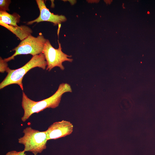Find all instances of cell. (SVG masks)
Wrapping results in <instances>:
<instances>
[{"label": "cell", "instance_id": "1", "mask_svg": "<svg viewBox=\"0 0 155 155\" xmlns=\"http://www.w3.org/2000/svg\"><path fill=\"white\" fill-rule=\"evenodd\" d=\"M70 85L67 83H62L59 86L57 90L48 98L39 101H35L28 98L23 92L22 106L24 111L22 121L24 122L33 113H38L48 108H55L60 103L63 94L72 92Z\"/></svg>", "mask_w": 155, "mask_h": 155}, {"label": "cell", "instance_id": "2", "mask_svg": "<svg viewBox=\"0 0 155 155\" xmlns=\"http://www.w3.org/2000/svg\"><path fill=\"white\" fill-rule=\"evenodd\" d=\"M47 66V63L43 53L32 57L31 59L21 67L15 69L9 68L6 72L7 74L0 84V89L12 84L18 85L23 90L22 83L23 78L27 73L31 69L38 67L44 70Z\"/></svg>", "mask_w": 155, "mask_h": 155}, {"label": "cell", "instance_id": "3", "mask_svg": "<svg viewBox=\"0 0 155 155\" xmlns=\"http://www.w3.org/2000/svg\"><path fill=\"white\" fill-rule=\"evenodd\" d=\"M23 133L24 135L18 139V142L24 145L25 152L37 155L46 148L47 140L45 131H40L29 127L24 129Z\"/></svg>", "mask_w": 155, "mask_h": 155}, {"label": "cell", "instance_id": "4", "mask_svg": "<svg viewBox=\"0 0 155 155\" xmlns=\"http://www.w3.org/2000/svg\"><path fill=\"white\" fill-rule=\"evenodd\" d=\"M46 40L41 34L37 37L31 35L12 50L15 51L12 56L4 60L7 62L14 59L15 57L18 55L30 54L33 56L42 53Z\"/></svg>", "mask_w": 155, "mask_h": 155}, {"label": "cell", "instance_id": "5", "mask_svg": "<svg viewBox=\"0 0 155 155\" xmlns=\"http://www.w3.org/2000/svg\"><path fill=\"white\" fill-rule=\"evenodd\" d=\"M58 42L59 47L57 49L54 48L48 39L46 40L44 47L42 53L47 63L46 70L49 71L56 67L63 70L65 67L63 63L65 61L72 62L73 61L72 59L68 58L71 57V56L67 55L62 51L61 44L59 40Z\"/></svg>", "mask_w": 155, "mask_h": 155}, {"label": "cell", "instance_id": "6", "mask_svg": "<svg viewBox=\"0 0 155 155\" xmlns=\"http://www.w3.org/2000/svg\"><path fill=\"white\" fill-rule=\"evenodd\" d=\"M73 126L69 121L63 120L54 123L45 131L47 140L56 139L71 134Z\"/></svg>", "mask_w": 155, "mask_h": 155}, {"label": "cell", "instance_id": "7", "mask_svg": "<svg viewBox=\"0 0 155 155\" xmlns=\"http://www.w3.org/2000/svg\"><path fill=\"white\" fill-rule=\"evenodd\" d=\"M36 2L39 9V16L36 19L28 22L27 24H32L35 22L47 21L52 22L55 25H59L66 21L67 18L64 16L55 14L51 13L46 7L44 0H36Z\"/></svg>", "mask_w": 155, "mask_h": 155}, {"label": "cell", "instance_id": "8", "mask_svg": "<svg viewBox=\"0 0 155 155\" xmlns=\"http://www.w3.org/2000/svg\"><path fill=\"white\" fill-rule=\"evenodd\" d=\"M0 24L11 32L22 41L31 35L32 32V30L25 25L14 26L1 21H0Z\"/></svg>", "mask_w": 155, "mask_h": 155}, {"label": "cell", "instance_id": "9", "mask_svg": "<svg viewBox=\"0 0 155 155\" xmlns=\"http://www.w3.org/2000/svg\"><path fill=\"white\" fill-rule=\"evenodd\" d=\"M20 16L15 13L10 14L6 11H0V21L14 26H18L17 24L20 21Z\"/></svg>", "mask_w": 155, "mask_h": 155}, {"label": "cell", "instance_id": "10", "mask_svg": "<svg viewBox=\"0 0 155 155\" xmlns=\"http://www.w3.org/2000/svg\"><path fill=\"white\" fill-rule=\"evenodd\" d=\"M11 2V1L9 0H0V11H9V6Z\"/></svg>", "mask_w": 155, "mask_h": 155}, {"label": "cell", "instance_id": "11", "mask_svg": "<svg viewBox=\"0 0 155 155\" xmlns=\"http://www.w3.org/2000/svg\"><path fill=\"white\" fill-rule=\"evenodd\" d=\"M7 62L5 61L4 59L0 57V71L1 73H4L9 68Z\"/></svg>", "mask_w": 155, "mask_h": 155}, {"label": "cell", "instance_id": "12", "mask_svg": "<svg viewBox=\"0 0 155 155\" xmlns=\"http://www.w3.org/2000/svg\"><path fill=\"white\" fill-rule=\"evenodd\" d=\"M25 152L24 150L19 152L13 150L7 152L5 155H26Z\"/></svg>", "mask_w": 155, "mask_h": 155}]
</instances>
